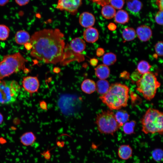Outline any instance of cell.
Instances as JSON below:
<instances>
[{"label": "cell", "instance_id": "cell-1", "mask_svg": "<svg viewBox=\"0 0 163 163\" xmlns=\"http://www.w3.org/2000/svg\"><path fill=\"white\" fill-rule=\"evenodd\" d=\"M64 34L58 29H44L30 39L32 57L46 63L56 64L65 58Z\"/></svg>", "mask_w": 163, "mask_h": 163}, {"label": "cell", "instance_id": "cell-2", "mask_svg": "<svg viewBox=\"0 0 163 163\" xmlns=\"http://www.w3.org/2000/svg\"><path fill=\"white\" fill-rule=\"evenodd\" d=\"M129 91V88L125 84H112L107 92L99 98L110 110H118L127 106Z\"/></svg>", "mask_w": 163, "mask_h": 163}, {"label": "cell", "instance_id": "cell-3", "mask_svg": "<svg viewBox=\"0 0 163 163\" xmlns=\"http://www.w3.org/2000/svg\"><path fill=\"white\" fill-rule=\"evenodd\" d=\"M163 120L162 112L156 109L149 108L141 120L142 131L145 134L158 133L162 135Z\"/></svg>", "mask_w": 163, "mask_h": 163}, {"label": "cell", "instance_id": "cell-4", "mask_svg": "<svg viewBox=\"0 0 163 163\" xmlns=\"http://www.w3.org/2000/svg\"><path fill=\"white\" fill-rule=\"evenodd\" d=\"M27 61L19 52L4 56L0 62V80L23 70Z\"/></svg>", "mask_w": 163, "mask_h": 163}, {"label": "cell", "instance_id": "cell-5", "mask_svg": "<svg viewBox=\"0 0 163 163\" xmlns=\"http://www.w3.org/2000/svg\"><path fill=\"white\" fill-rule=\"evenodd\" d=\"M136 90L146 100L150 101L154 97L161 83L155 73L149 71L142 75L136 81Z\"/></svg>", "mask_w": 163, "mask_h": 163}, {"label": "cell", "instance_id": "cell-6", "mask_svg": "<svg viewBox=\"0 0 163 163\" xmlns=\"http://www.w3.org/2000/svg\"><path fill=\"white\" fill-rule=\"evenodd\" d=\"M95 123L101 133L113 135L121 127L116 119L112 110L102 111L97 115Z\"/></svg>", "mask_w": 163, "mask_h": 163}, {"label": "cell", "instance_id": "cell-7", "mask_svg": "<svg viewBox=\"0 0 163 163\" xmlns=\"http://www.w3.org/2000/svg\"><path fill=\"white\" fill-rule=\"evenodd\" d=\"M20 87L15 81H2L0 83V104H9L16 100Z\"/></svg>", "mask_w": 163, "mask_h": 163}, {"label": "cell", "instance_id": "cell-8", "mask_svg": "<svg viewBox=\"0 0 163 163\" xmlns=\"http://www.w3.org/2000/svg\"><path fill=\"white\" fill-rule=\"evenodd\" d=\"M82 0H58L56 8L65 11L72 15H75L82 4Z\"/></svg>", "mask_w": 163, "mask_h": 163}, {"label": "cell", "instance_id": "cell-9", "mask_svg": "<svg viewBox=\"0 0 163 163\" xmlns=\"http://www.w3.org/2000/svg\"><path fill=\"white\" fill-rule=\"evenodd\" d=\"M22 84L25 90L30 94L37 92L40 86L39 80L35 76L24 77Z\"/></svg>", "mask_w": 163, "mask_h": 163}, {"label": "cell", "instance_id": "cell-10", "mask_svg": "<svg viewBox=\"0 0 163 163\" xmlns=\"http://www.w3.org/2000/svg\"><path fill=\"white\" fill-rule=\"evenodd\" d=\"M136 33L139 40L142 42L148 41L152 36L151 29L146 25H142L138 27Z\"/></svg>", "mask_w": 163, "mask_h": 163}, {"label": "cell", "instance_id": "cell-11", "mask_svg": "<svg viewBox=\"0 0 163 163\" xmlns=\"http://www.w3.org/2000/svg\"><path fill=\"white\" fill-rule=\"evenodd\" d=\"M95 18L92 13L84 12L80 14L79 22L81 26L85 28L91 27L94 24Z\"/></svg>", "mask_w": 163, "mask_h": 163}, {"label": "cell", "instance_id": "cell-12", "mask_svg": "<svg viewBox=\"0 0 163 163\" xmlns=\"http://www.w3.org/2000/svg\"><path fill=\"white\" fill-rule=\"evenodd\" d=\"M127 10L132 14L137 16L143 6L142 2L139 0H126Z\"/></svg>", "mask_w": 163, "mask_h": 163}, {"label": "cell", "instance_id": "cell-13", "mask_svg": "<svg viewBox=\"0 0 163 163\" xmlns=\"http://www.w3.org/2000/svg\"><path fill=\"white\" fill-rule=\"evenodd\" d=\"M83 36L84 40L87 42L94 43L98 39L99 33L96 28L90 27L84 31Z\"/></svg>", "mask_w": 163, "mask_h": 163}, {"label": "cell", "instance_id": "cell-14", "mask_svg": "<svg viewBox=\"0 0 163 163\" xmlns=\"http://www.w3.org/2000/svg\"><path fill=\"white\" fill-rule=\"evenodd\" d=\"M70 47L73 52L78 54L85 50L86 44L83 39L79 37H76L73 39L71 41Z\"/></svg>", "mask_w": 163, "mask_h": 163}, {"label": "cell", "instance_id": "cell-15", "mask_svg": "<svg viewBox=\"0 0 163 163\" xmlns=\"http://www.w3.org/2000/svg\"><path fill=\"white\" fill-rule=\"evenodd\" d=\"M133 150L129 145H122L119 148L118 150V155L120 159L126 160L130 158L132 156Z\"/></svg>", "mask_w": 163, "mask_h": 163}, {"label": "cell", "instance_id": "cell-16", "mask_svg": "<svg viewBox=\"0 0 163 163\" xmlns=\"http://www.w3.org/2000/svg\"><path fill=\"white\" fill-rule=\"evenodd\" d=\"M36 139V136L31 132H27L23 133L20 138L21 144L25 146L32 145L35 142Z\"/></svg>", "mask_w": 163, "mask_h": 163}, {"label": "cell", "instance_id": "cell-17", "mask_svg": "<svg viewBox=\"0 0 163 163\" xmlns=\"http://www.w3.org/2000/svg\"><path fill=\"white\" fill-rule=\"evenodd\" d=\"M110 71L108 66L103 64L99 65L95 69L96 76L100 79H106L109 76Z\"/></svg>", "mask_w": 163, "mask_h": 163}, {"label": "cell", "instance_id": "cell-18", "mask_svg": "<svg viewBox=\"0 0 163 163\" xmlns=\"http://www.w3.org/2000/svg\"><path fill=\"white\" fill-rule=\"evenodd\" d=\"M81 89L84 93L88 94H91L96 91V83L91 79H85L81 84Z\"/></svg>", "mask_w": 163, "mask_h": 163}, {"label": "cell", "instance_id": "cell-19", "mask_svg": "<svg viewBox=\"0 0 163 163\" xmlns=\"http://www.w3.org/2000/svg\"><path fill=\"white\" fill-rule=\"evenodd\" d=\"M30 36L26 31L20 30L17 32L15 36L16 43L19 45H25L30 40Z\"/></svg>", "mask_w": 163, "mask_h": 163}, {"label": "cell", "instance_id": "cell-20", "mask_svg": "<svg viewBox=\"0 0 163 163\" xmlns=\"http://www.w3.org/2000/svg\"><path fill=\"white\" fill-rule=\"evenodd\" d=\"M116 23L124 24L127 23L129 21V17L127 12L123 10L120 9L116 12L114 17Z\"/></svg>", "mask_w": 163, "mask_h": 163}, {"label": "cell", "instance_id": "cell-21", "mask_svg": "<svg viewBox=\"0 0 163 163\" xmlns=\"http://www.w3.org/2000/svg\"><path fill=\"white\" fill-rule=\"evenodd\" d=\"M117 121L120 127L129 120V115L128 112L123 110H119L115 114Z\"/></svg>", "mask_w": 163, "mask_h": 163}, {"label": "cell", "instance_id": "cell-22", "mask_svg": "<svg viewBox=\"0 0 163 163\" xmlns=\"http://www.w3.org/2000/svg\"><path fill=\"white\" fill-rule=\"evenodd\" d=\"M110 85L106 79H100L96 83V90L98 94L102 95L108 90Z\"/></svg>", "mask_w": 163, "mask_h": 163}, {"label": "cell", "instance_id": "cell-23", "mask_svg": "<svg viewBox=\"0 0 163 163\" xmlns=\"http://www.w3.org/2000/svg\"><path fill=\"white\" fill-rule=\"evenodd\" d=\"M116 13L115 9L109 4L103 6L101 10V13L103 16L107 19L114 17Z\"/></svg>", "mask_w": 163, "mask_h": 163}, {"label": "cell", "instance_id": "cell-24", "mask_svg": "<svg viewBox=\"0 0 163 163\" xmlns=\"http://www.w3.org/2000/svg\"><path fill=\"white\" fill-rule=\"evenodd\" d=\"M136 36V31L132 27H126L122 31V37L125 41L133 40L135 38Z\"/></svg>", "mask_w": 163, "mask_h": 163}, {"label": "cell", "instance_id": "cell-25", "mask_svg": "<svg viewBox=\"0 0 163 163\" xmlns=\"http://www.w3.org/2000/svg\"><path fill=\"white\" fill-rule=\"evenodd\" d=\"M117 59L116 55L112 52L105 53L102 59L103 64L107 66L113 64L116 62Z\"/></svg>", "mask_w": 163, "mask_h": 163}, {"label": "cell", "instance_id": "cell-26", "mask_svg": "<svg viewBox=\"0 0 163 163\" xmlns=\"http://www.w3.org/2000/svg\"><path fill=\"white\" fill-rule=\"evenodd\" d=\"M151 66L147 61L142 60L138 63L136 71L140 75H142L149 72Z\"/></svg>", "mask_w": 163, "mask_h": 163}, {"label": "cell", "instance_id": "cell-27", "mask_svg": "<svg viewBox=\"0 0 163 163\" xmlns=\"http://www.w3.org/2000/svg\"><path fill=\"white\" fill-rule=\"evenodd\" d=\"M136 124V122L133 120L126 122L122 126L124 133L128 135L133 133L134 132Z\"/></svg>", "mask_w": 163, "mask_h": 163}, {"label": "cell", "instance_id": "cell-28", "mask_svg": "<svg viewBox=\"0 0 163 163\" xmlns=\"http://www.w3.org/2000/svg\"><path fill=\"white\" fill-rule=\"evenodd\" d=\"M10 30L8 27L4 24H0V40L4 41L8 38Z\"/></svg>", "mask_w": 163, "mask_h": 163}, {"label": "cell", "instance_id": "cell-29", "mask_svg": "<svg viewBox=\"0 0 163 163\" xmlns=\"http://www.w3.org/2000/svg\"><path fill=\"white\" fill-rule=\"evenodd\" d=\"M152 155L153 160L156 161H161L163 158V151L159 148L154 149L152 152Z\"/></svg>", "mask_w": 163, "mask_h": 163}, {"label": "cell", "instance_id": "cell-30", "mask_svg": "<svg viewBox=\"0 0 163 163\" xmlns=\"http://www.w3.org/2000/svg\"><path fill=\"white\" fill-rule=\"evenodd\" d=\"M110 3L115 9L120 10L123 7L125 2L124 0H110Z\"/></svg>", "mask_w": 163, "mask_h": 163}, {"label": "cell", "instance_id": "cell-31", "mask_svg": "<svg viewBox=\"0 0 163 163\" xmlns=\"http://www.w3.org/2000/svg\"><path fill=\"white\" fill-rule=\"evenodd\" d=\"M163 42L159 41L158 42L155 46V50L156 54L159 56H163Z\"/></svg>", "mask_w": 163, "mask_h": 163}, {"label": "cell", "instance_id": "cell-32", "mask_svg": "<svg viewBox=\"0 0 163 163\" xmlns=\"http://www.w3.org/2000/svg\"><path fill=\"white\" fill-rule=\"evenodd\" d=\"M163 11H159L157 13L155 20L156 23L159 25H163Z\"/></svg>", "mask_w": 163, "mask_h": 163}, {"label": "cell", "instance_id": "cell-33", "mask_svg": "<svg viewBox=\"0 0 163 163\" xmlns=\"http://www.w3.org/2000/svg\"><path fill=\"white\" fill-rule=\"evenodd\" d=\"M93 2L103 6L105 5L109 4L110 0H90Z\"/></svg>", "mask_w": 163, "mask_h": 163}, {"label": "cell", "instance_id": "cell-34", "mask_svg": "<svg viewBox=\"0 0 163 163\" xmlns=\"http://www.w3.org/2000/svg\"><path fill=\"white\" fill-rule=\"evenodd\" d=\"M16 3L20 6H24L28 4L30 0H14Z\"/></svg>", "mask_w": 163, "mask_h": 163}, {"label": "cell", "instance_id": "cell-35", "mask_svg": "<svg viewBox=\"0 0 163 163\" xmlns=\"http://www.w3.org/2000/svg\"><path fill=\"white\" fill-rule=\"evenodd\" d=\"M105 52L104 50L101 48H98L96 52L97 56L98 57H100L103 55Z\"/></svg>", "mask_w": 163, "mask_h": 163}, {"label": "cell", "instance_id": "cell-36", "mask_svg": "<svg viewBox=\"0 0 163 163\" xmlns=\"http://www.w3.org/2000/svg\"><path fill=\"white\" fill-rule=\"evenodd\" d=\"M163 0H156L155 3L160 11H163Z\"/></svg>", "mask_w": 163, "mask_h": 163}, {"label": "cell", "instance_id": "cell-37", "mask_svg": "<svg viewBox=\"0 0 163 163\" xmlns=\"http://www.w3.org/2000/svg\"><path fill=\"white\" fill-rule=\"evenodd\" d=\"M116 25L113 23H110L107 25V28L108 29L111 31L115 30L117 28Z\"/></svg>", "mask_w": 163, "mask_h": 163}, {"label": "cell", "instance_id": "cell-38", "mask_svg": "<svg viewBox=\"0 0 163 163\" xmlns=\"http://www.w3.org/2000/svg\"><path fill=\"white\" fill-rule=\"evenodd\" d=\"M90 64L91 66H95L97 65L98 62V60L96 58H93L90 59Z\"/></svg>", "mask_w": 163, "mask_h": 163}, {"label": "cell", "instance_id": "cell-39", "mask_svg": "<svg viewBox=\"0 0 163 163\" xmlns=\"http://www.w3.org/2000/svg\"><path fill=\"white\" fill-rule=\"evenodd\" d=\"M9 0H0V6H4L7 4Z\"/></svg>", "mask_w": 163, "mask_h": 163}, {"label": "cell", "instance_id": "cell-40", "mask_svg": "<svg viewBox=\"0 0 163 163\" xmlns=\"http://www.w3.org/2000/svg\"><path fill=\"white\" fill-rule=\"evenodd\" d=\"M53 72L56 73H59L60 72V69L58 67H55L54 69Z\"/></svg>", "mask_w": 163, "mask_h": 163}, {"label": "cell", "instance_id": "cell-41", "mask_svg": "<svg viewBox=\"0 0 163 163\" xmlns=\"http://www.w3.org/2000/svg\"><path fill=\"white\" fill-rule=\"evenodd\" d=\"M3 120V117L2 115L0 113V124H1Z\"/></svg>", "mask_w": 163, "mask_h": 163}, {"label": "cell", "instance_id": "cell-42", "mask_svg": "<svg viewBox=\"0 0 163 163\" xmlns=\"http://www.w3.org/2000/svg\"><path fill=\"white\" fill-rule=\"evenodd\" d=\"M156 0H150V1L152 2H155Z\"/></svg>", "mask_w": 163, "mask_h": 163}, {"label": "cell", "instance_id": "cell-43", "mask_svg": "<svg viewBox=\"0 0 163 163\" xmlns=\"http://www.w3.org/2000/svg\"><path fill=\"white\" fill-rule=\"evenodd\" d=\"M1 82V81L0 80V83Z\"/></svg>", "mask_w": 163, "mask_h": 163}]
</instances>
